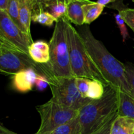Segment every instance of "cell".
<instances>
[{
	"label": "cell",
	"mask_w": 134,
	"mask_h": 134,
	"mask_svg": "<svg viewBox=\"0 0 134 134\" xmlns=\"http://www.w3.org/2000/svg\"><path fill=\"white\" fill-rule=\"evenodd\" d=\"M78 32L90 58L109 84L131 96L124 64L113 56L103 43L94 36L88 26L81 27Z\"/></svg>",
	"instance_id": "1"
},
{
	"label": "cell",
	"mask_w": 134,
	"mask_h": 134,
	"mask_svg": "<svg viewBox=\"0 0 134 134\" xmlns=\"http://www.w3.org/2000/svg\"><path fill=\"white\" fill-rule=\"evenodd\" d=\"M119 90L111 85L105 86L103 96L92 99L79 110L82 134H94L117 115Z\"/></svg>",
	"instance_id": "2"
},
{
	"label": "cell",
	"mask_w": 134,
	"mask_h": 134,
	"mask_svg": "<svg viewBox=\"0 0 134 134\" xmlns=\"http://www.w3.org/2000/svg\"><path fill=\"white\" fill-rule=\"evenodd\" d=\"M67 35L70 65L73 77H84L100 81L105 86L109 85L90 58L79 33L69 20Z\"/></svg>",
	"instance_id": "3"
},
{
	"label": "cell",
	"mask_w": 134,
	"mask_h": 134,
	"mask_svg": "<svg viewBox=\"0 0 134 134\" xmlns=\"http://www.w3.org/2000/svg\"><path fill=\"white\" fill-rule=\"evenodd\" d=\"M68 20L66 17L56 22L49 42L50 61L48 65L52 75L57 77H74L70 65L67 35Z\"/></svg>",
	"instance_id": "4"
},
{
	"label": "cell",
	"mask_w": 134,
	"mask_h": 134,
	"mask_svg": "<svg viewBox=\"0 0 134 134\" xmlns=\"http://www.w3.org/2000/svg\"><path fill=\"white\" fill-rule=\"evenodd\" d=\"M48 80L52 98L62 105L79 111L92 100L81 95L76 86L75 77H57L52 75Z\"/></svg>",
	"instance_id": "5"
},
{
	"label": "cell",
	"mask_w": 134,
	"mask_h": 134,
	"mask_svg": "<svg viewBox=\"0 0 134 134\" xmlns=\"http://www.w3.org/2000/svg\"><path fill=\"white\" fill-rule=\"evenodd\" d=\"M27 69H34L38 75L45 76L47 79L53 75L48 64H37L29 54L22 51L5 48L0 53V73L14 75Z\"/></svg>",
	"instance_id": "6"
},
{
	"label": "cell",
	"mask_w": 134,
	"mask_h": 134,
	"mask_svg": "<svg viewBox=\"0 0 134 134\" xmlns=\"http://www.w3.org/2000/svg\"><path fill=\"white\" fill-rule=\"evenodd\" d=\"M41 118L38 133H50L58 127L78 116L79 111L72 109L52 99L36 107Z\"/></svg>",
	"instance_id": "7"
},
{
	"label": "cell",
	"mask_w": 134,
	"mask_h": 134,
	"mask_svg": "<svg viewBox=\"0 0 134 134\" xmlns=\"http://www.w3.org/2000/svg\"><path fill=\"white\" fill-rule=\"evenodd\" d=\"M0 27L9 42L19 51L29 54V47L34 43L32 37L24 32L14 23L5 10L1 9Z\"/></svg>",
	"instance_id": "8"
},
{
	"label": "cell",
	"mask_w": 134,
	"mask_h": 134,
	"mask_svg": "<svg viewBox=\"0 0 134 134\" xmlns=\"http://www.w3.org/2000/svg\"><path fill=\"white\" fill-rule=\"evenodd\" d=\"M37 73L32 69H24L13 75V86L16 91L27 92L32 90Z\"/></svg>",
	"instance_id": "9"
},
{
	"label": "cell",
	"mask_w": 134,
	"mask_h": 134,
	"mask_svg": "<svg viewBox=\"0 0 134 134\" xmlns=\"http://www.w3.org/2000/svg\"><path fill=\"white\" fill-rule=\"evenodd\" d=\"M36 3L34 0H19V20L21 28L30 37L31 34V16Z\"/></svg>",
	"instance_id": "10"
},
{
	"label": "cell",
	"mask_w": 134,
	"mask_h": 134,
	"mask_svg": "<svg viewBox=\"0 0 134 134\" xmlns=\"http://www.w3.org/2000/svg\"><path fill=\"white\" fill-rule=\"evenodd\" d=\"M90 0H68L67 15L68 20L77 26L85 24L82 6Z\"/></svg>",
	"instance_id": "11"
},
{
	"label": "cell",
	"mask_w": 134,
	"mask_h": 134,
	"mask_svg": "<svg viewBox=\"0 0 134 134\" xmlns=\"http://www.w3.org/2000/svg\"><path fill=\"white\" fill-rule=\"evenodd\" d=\"M29 56L37 64H48L50 61L49 44L44 41L34 42L28 49Z\"/></svg>",
	"instance_id": "12"
},
{
	"label": "cell",
	"mask_w": 134,
	"mask_h": 134,
	"mask_svg": "<svg viewBox=\"0 0 134 134\" xmlns=\"http://www.w3.org/2000/svg\"><path fill=\"white\" fill-rule=\"evenodd\" d=\"M118 115L134 119V98L132 96L119 91Z\"/></svg>",
	"instance_id": "13"
},
{
	"label": "cell",
	"mask_w": 134,
	"mask_h": 134,
	"mask_svg": "<svg viewBox=\"0 0 134 134\" xmlns=\"http://www.w3.org/2000/svg\"><path fill=\"white\" fill-rule=\"evenodd\" d=\"M110 134H134V119L118 115L114 120Z\"/></svg>",
	"instance_id": "14"
},
{
	"label": "cell",
	"mask_w": 134,
	"mask_h": 134,
	"mask_svg": "<svg viewBox=\"0 0 134 134\" xmlns=\"http://www.w3.org/2000/svg\"><path fill=\"white\" fill-rule=\"evenodd\" d=\"M36 7L41 8L44 10L50 13L52 16L54 17L55 19L56 20V22L61 18L66 17L67 2L65 1L54 0L43 4L41 6Z\"/></svg>",
	"instance_id": "15"
},
{
	"label": "cell",
	"mask_w": 134,
	"mask_h": 134,
	"mask_svg": "<svg viewBox=\"0 0 134 134\" xmlns=\"http://www.w3.org/2000/svg\"><path fill=\"white\" fill-rule=\"evenodd\" d=\"M104 7L97 2L92 1L85 4L82 6L85 24L89 25L96 20L101 15Z\"/></svg>",
	"instance_id": "16"
},
{
	"label": "cell",
	"mask_w": 134,
	"mask_h": 134,
	"mask_svg": "<svg viewBox=\"0 0 134 134\" xmlns=\"http://www.w3.org/2000/svg\"><path fill=\"white\" fill-rule=\"evenodd\" d=\"M79 115V114H78ZM51 134H82V127L79 116L58 127Z\"/></svg>",
	"instance_id": "17"
},
{
	"label": "cell",
	"mask_w": 134,
	"mask_h": 134,
	"mask_svg": "<svg viewBox=\"0 0 134 134\" xmlns=\"http://www.w3.org/2000/svg\"><path fill=\"white\" fill-rule=\"evenodd\" d=\"M111 8L116 9L121 15L126 24L128 25L134 32V9L126 7L122 3V0L120 1H115Z\"/></svg>",
	"instance_id": "18"
},
{
	"label": "cell",
	"mask_w": 134,
	"mask_h": 134,
	"mask_svg": "<svg viewBox=\"0 0 134 134\" xmlns=\"http://www.w3.org/2000/svg\"><path fill=\"white\" fill-rule=\"evenodd\" d=\"M31 21L45 26H51L54 22H56V20L54 17L52 16L48 12L38 7H35L31 16Z\"/></svg>",
	"instance_id": "19"
},
{
	"label": "cell",
	"mask_w": 134,
	"mask_h": 134,
	"mask_svg": "<svg viewBox=\"0 0 134 134\" xmlns=\"http://www.w3.org/2000/svg\"><path fill=\"white\" fill-rule=\"evenodd\" d=\"M105 92V86L100 81L92 80L88 92V98L90 99H99L103 96Z\"/></svg>",
	"instance_id": "20"
},
{
	"label": "cell",
	"mask_w": 134,
	"mask_h": 134,
	"mask_svg": "<svg viewBox=\"0 0 134 134\" xmlns=\"http://www.w3.org/2000/svg\"><path fill=\"white\" fill-rule=\"evenodd\" d=\"M5 11L13 22L22 30L19 20V0H9Z\"/></svg>",
	"instance_id": "21"
},
{
	"label": "cell",
	"mask_w": 134,
	"mask_h": 134,
	"mask_svg": "<svg viewBox=\"0 0 134 134\" xmlns=\"http://www.w3.org/2000/svg\"><path fill=\"white\" fill-rule=\"evenodd\" d=\"M92 80L84 77H75V84L77 89L84 98H88V92Z\"/></svg>",
	"instance_id": "22"
},
{
	"label": "cell",
	"mask_w": 134,
	"mask_h": 134,
	"mask_svg": "<svg viewBox=\"0 0 134 134\" xmlns=\"http://www.w3.org/2000/svg\"><path fill=\"white\" fill-rule=\"evenodd\" d=\"M125 66L126 75L131 88V96L134 98V64L126 63Z\"/></svg>",
	"instance_id": "23"
},
{
	"label": "cell",
	"mask_w": 134,
	"mask_h": 134,
	"mask_svg": "<svg viewBox=\"0 0 134 134\" xmlns=\"http://www.w3.org/2000/svg\"><path fill=\"white\" fill-rule=\"evenodd\" d=\"M114 16H115L116 24L118 25L119 29H120V34H121L122 37L123 41H125L129 37V34H128V30H127L126 26V23L124 22V20L122 19L121 15L119 13L115 14Z\"/></svg>",
	"instance_id": "24"
},
{
	"label": "cell",
	"mask_w": 134,
	"mask_h": 134,
	"mask_svg": "<svg viewBox=\"0 0 134 134\" xmlns=\"http://www.w3.org/2000/svg\"><path fill=\"white\" fill-rule=\"evenodd\" d=\"M35 85L38 90L43 91L47 86H49V82H48V80L47 77L37 75L36 79H35Z\"/></svg>",
	"instance_id": "25"
},
{
	"label": "cell",
	"mask_w": 134,
	"mask_h": 134,
	"mask_svg": "<svg viewBox=\"0 0 134 134\" xmlns=\"http://www.w3.org/2000/svg\"><path fill=\"white\" fill-rule=\"evenodd\" d=\"M117 116L118 114L115 115L113 117L111 118L102 128H100L98 132H96L94 134H110V133H111V127H112L113 124L114 120H115V119H116Z\"/></svg>",
	"instance_id": "26"
},
{
	"label": "cell",
	"mask_w": 134,
	"mask_h": 134,
	"mask_svg": "<svg viewBox=\"0 0 134 134\" xmlns=\"http://www.w3.org/2000/svg\"><path fill=\"white\" fill-rule=\"evenodd\" d=\"M0 39H1V40L4 43H5V44H6L7 45L9 46V47H10V48H13V49L17 50V51H19V50H18V48H16V47H14V45H13V44H12L11 43H10V42H9V41H8L7 39H6V37H5V35H4L3 33V31H1V27H0Z\"/></svg>",
	"instance_id": "27"
},
{
	"label": "cell",
	"mask_w": 134,
	"mask_h": 134,
	"mask_svg": "<svg viewBox=\"0 0 134 134\" xmlns=\"http://www.w3.org/2000/svg\"><path fill=\"white\" fill-rule=\"evenodd\" d=\"M0 134H17L13 131L9 130L0 123Z\"/></svg>",
	"instance_id": "28"
},
{
	"label": "cell",
	"mask_w": 134,
	"mask_h": 134,
	"mask_svg": "<svg viewBox=\"0 0 134 134\" xmlns=\"http://www.w3.org/2000/svg\"><path fill=\"white\" fill-rule=\"evenodd\" d=\"M34 1H35V3H36V6H41V5H43V4L54 1V0H34ZM58 1H65V2L68 3V0H58Z\"/></svg>",
	"instance_id": "29"
},
{
	"label": "cell",
	"mask_w": 134,
	"mask_h": 134,
	"mask_svg": "<svg viewBox=\"0 0 134 134\" xmlns=\"http://www.w3.org/2000/svg\"><path fill=\"white\" fill-rule=\"evenodd\" d=\"M9 0H0V9L6 10Z\"/></svg>",
	"instance_id": "30"
},
{
	"label": "cell",
	"mask_w": 134,
	"mask_h": 134,
	"mask_svg": "<svg viewBox=\"0 0 134 134\" xmlns=\"http://www.w3.org/2000/svg\"><path fill=\"white\" fill-rule=\"evenodd\" d=\"M115 1H116V0H98L97 3H99V5L105 7L107 5H108L109 3H113Z\"/></svg>",
	"instance_id": "31"
},
{
	"label": "cell",
	"mask_w": 134,
	"mask_h": 134,
	"mask_svg": "<svg viewBox=\"0 0 134 134\" xmlns=\"http://www.w3.org/2000/svg\"><path fill=\"white\" fill-rule=\"evenodd\" d=\"M5 48H8V49H11V50H14V49H13V48H11L10 47H9V46L7 45L5 43H4L0 39V53H1V52H2V51H3L4 49H5ZM16 51H17V50H16Z\"/></svg>",
	"instance_id": "32"
},
{
	"label": "cell",
	"mask_w": 134,
	"mask_h": 134,
	"mask_svg": "<svg viewBox=\"0 0 134 134\" xmlns=\"http://www.w3.org/2000/svg\"><path fill=\"white\" fill-rule=\"evenodd\" d=\"M34 134H51V133H38L36 132V133H35Z\"/></svg>",
	"instance_id": "33"
}]
</instances>
